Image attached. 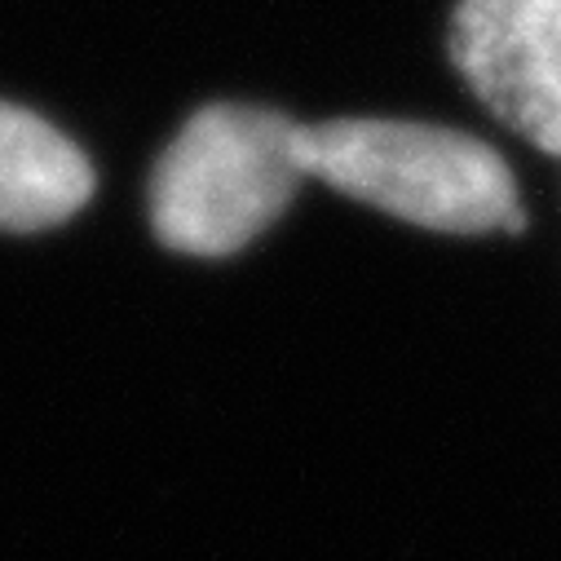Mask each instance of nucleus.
Wrapping results in <instances>:
<instances>
[{"mask_svg": "<svg viewBox=\"0 0 561 561\" xmlns=\"http://www.w3.org/2000/svg\"><path fill=\"white\" fill-rule=\"evenodd\" d=\"M301 173L398 221L486 234L517 230L522 204L508 164L469 133L407 119H328L297 128Z\"/></svg>", "mask_w": 561, "mask_h": 561, "instance_id": "obj_1", "label": "nucleus"}, {"mask_svg": "<svg viewBox=\"0 0 561 561\" xmlns=\"http://www.w3.org/2000/svg\"><path fill=\"white\" fill-rule=\"evenodd\" d=\"M297 128L265 106H204L164 151L151 182L160 239L191 256H226L270 230L306 182Z\"/></svg>", "mask_w": 561, "mask_h": 561, "instance_id": "obj_2", "label": "nucleus"}, {"mask_svg": "<svg viewBox=\"0 0 561 561\" xmlns=\"http://www.w3.org/2000/svg\"><path fill=\"white\" fill-rule=\"evenodd\" d=\"M451 58L500 124L561 156V0H460Z\"/></svg>", "mask_w": 561, "mask_h": 561, "instance_id": "obj_3", "label": "nucleus"}, {"mask_svg": "<svg viewBox=\"0 0 561 561\" xmlns=\"http://www.w3.org/2000/svg\"><path fill=\"white\" fill-rule=\"evenodd\" d=\"M93 195V169L41 115L0 102V230H49Z\"/></svg>", "mask_w": 561, "mask_h": 561, "instance_id": "obj_4", "label": "nucleus"}]
</instances>
